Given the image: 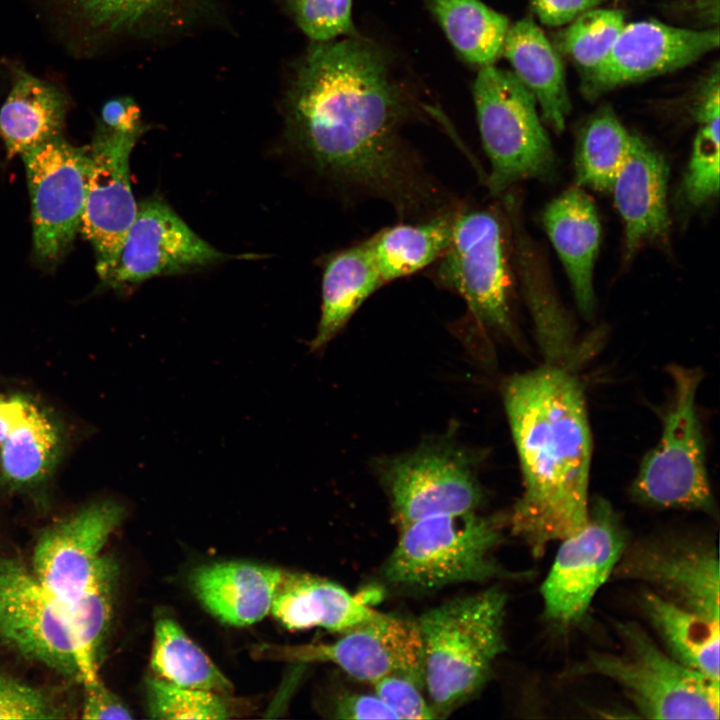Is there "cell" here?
<instances>
[{
	"label": "cell",
	"mask_w": 720,
	"mask_h": 720,
	"mask_svg": "<svg viewBox=\"0 0 720 720\" xmlns=\"http://www.w3.org/2000/svg\"><path fill=\"white\" fill-rule=\"evenodd\" d=\"M334 716L341 719H398L375 694L345 693L334 705Z\"/></svg>",
	"instance_id": "42"
},
{
	"label": "cell",
	"mask_w": 720,
	"mask_h": 720,
	"mask_svg": "<svg viewBox=\"0 0 720 720\" xmlns=\"http://www.w3.org/2000/svg\"><path fill=\"white\" fill-rule=\"evenodd\" d=\"M540 593L546 620L570 627L585 617L600 587L611 577L628 537L612 506L590 503L585 523L563 538Z\"/></svg>",
	"instance_id": "9"
},
{
	"label": "cell",
	"mask_w": 720,
	"mask_h": 720,
	"mask_svg": "<svg viewBox=\"0 0 720 720\" xmlns=\"http://www.w3.org/2000/svg\"><path fill=\"white\" fill-rule=\"evenodd\" d=\"M665 11L693 29H719V0H672Z\"/></svg>",
	"instance_id": "44"
},
{
	"label": "cell",
	"mask_w": 720,
	"mask_h": 720,
	"mask_svg": "<svg viewBox=\"0 0 720 720\" xmlns=\"http://www.w3.org/2000/svg\"><path fill=\"white\" fill-rule=\"evenodd\" d=\"M375 694L398 719H436L433 707L423 695L424 685L400 674L385 676L373 684Z\"/></svg>",
	"instance_id": "40"
},
{
	"label": "cell",
	"mask_w": 720,
	"mask_h": 720,
	"mask_svg": "<svg viewBox=\"0 0 720 720\" xmlns=\"http://www.w3.org/2000/svg\"><path fill=\"white\" fill-rule=\"evenodd\" d=\"M568 24L555 36L553 45L573 61L582 78L606 58L625 25V16L620 10L595 7Z\"/></svg>",
	"instance_id": "35"
},
{
	"label": "cell",
	"mask_w": 720,
	"mask_h": 720,
	"mask_svg": "<svg viewBox=\"0 0 720 720\" xmlns=\"http://www.w3.org/2000/svg\"><path fill=\"white\" fill-rule=\"evenodd\" d=\"M125 508L112 499L94 501L46 528L35 545L33 574L55 597L73 603L87 586Z\"/></svg>",
	"instance_id": "18"
},
{
	"label": "cell",
	"mask_w": 720,
	"mask_h": 720,
	"mask_svg": "<svg viewBox=\"0 0 720 720\" xmlns=\"http://www.w3.org/2000/svg\"><path fill=\"white\" fill-rule=\"evenodd\" d=\"M383 285L369 238L329 254L324 262L321 315L311 350L323 349Z\"/></svg>",
	"instance_id": "26"
},
{
	"label": "cell",
	"mask_w": 720,
	"mask_h": 720,
	"mask_svg": "<svg viewBox=\"0 0 720 720\" xmlns=\"http://www.w3.org/2000/svg\"><path fill=\"white\" fill-rule=\"evenodd\" d=\"M100 123L105 127L125 133H143L140 122V108L128 96H120L106 101L101 109Z\"/></svg>",
	"instance_id": "45"
},
{
	"label": "cell",
	"mask_w": 720,
	"mask_h": 720,
	"mask_svg": "<svg viewBox=\"0 0 720 720\" xmlns=\"http://www.w3.org/2000/svg\"><path fill=\"white\" fill-rule=\"evenodd\" d=\"M12 408V394L0 393V442L9 427Z\"/></svg>",
	"instance_id": "46"
},
{
	"label": "cell",
	"mask_w": 720,
	"mask_h": 720,
	"mask_svg": "<svg viewBox=\"0 0 720 720\" xmlns=\"http://www.w3.org/2000/svg\"><path fill=\"white\" fill-rule=\"evenodd\" d=\"M514 263L533 319L539 345L548 363L559 364L573 344L571 320L555 294L541 255L522 226L516 201L505 202Z\"/></svg>",
	"instance_id": "25"
},
{
	"label": "cell",
	"mask_w": 720,
	"mask_h": 720,
	"mask_svg": "<svg viewBox=\"0 0 720 720\" xmlns=\"http://www.w3.org/2000/svg\"><path fill=\"white\" fill-rule=\"evenodd\" d=\"M150 665L166 682L229 696L233 685L208 655L169 617L154 626Z\"/></svg>",
	"instance_id": "31"
},
{
	"label": "cell",
	"mask_w": 720,
	"mask_h": 720,
	"mask_svg": "<svg viewBox=\"0 0 720 720\" xmlns=\"http://www.w3.org/2000/svg\"><path fill=\"white\" fill-rule=\"evenodd\" d=\"M502 536L497 519L476 511L420 519L400 528L384 577L421 590L506 577L494 557Z\"/></svg>",
	"instance_id": "5"
},
{
	"label": "cell",
	"mask_w": 720,
	"mask_h": 720,
	"mask_svg": "<svg viewBox=\"0 0 720 720\" xmlns=\"http://www.w3.org/2000/svg\"><path fill=\"white\" fill-rule=\"evenodd\" d=\"M463 206L420 221H402L369 237L383 283L433 265L448 248L456 217Z\"/></svg>",
	"instance_id": "29"
},
{
	"label": "cell",
	"mask_w": 720,
	"mask_h": 720,
	"mask_svg": "<svg viewBox=\"0 0 720 720\" xmlns=\"http://www.w3.org/2000/svg\"><path fill=\"white\" fill-rule=\"evenodd\" d=\"M285 571L249 562H215L198 567L191 586L198 600L220 621L248 626L270 612Z\"/></svg>",
	"instance_id": "21"
},
{
	"label": "cell",
	"mask_w": 720,
	"mask_h": 720,
	"mask_svg": "<svg viewBox=\"0 0 720 720\" xmlns=\"http://www.w3.org/2000/svg\"><path fill=\"white\" fill-rule=\"evenodd\" d=\"M235 258L198 236L160 196L137 204L134 221L105 284L127 288Z\"/></svg>",
	"instance_id": "15"
},
{
	"label": "cell",
	"mask_w": 720,
	"mask_h": 720,
	"mask_svg": "<svg viewBox=\"0 0 720 720\" xmlns=\"http://www.w3.org/2000/svg\"><path fill=\"white\" fill-rule=\"evenodd\" d=\"M503 400L524 490L509 518L535 557L587 520L591 434L581 383L560 364L510 377Z\"/></svg>",
	"instance_id": "2"
},
{
	"label": "cell",
	"mask_w": 720,
	"mask_h": 720,
	"mask_svg": "<svg viewBox=\"0 0 720 720\" xmlns=\"http://www.w3.org/2000/svg\"><path fill=\"white\" fill-rule=\"evenodd\" d=\"M672 394L658 443L643 458L632 496L654 507L714 511L705 441L697 413L700 369L670 365Z\"/></svg>",
	"instance_id": "7"
},
{
	"label": "cell",
	"mask_w": 720,
	"mask_h": 720,
	"mask_svg": "<svg viewBox=\"0 0 720 720\" xmlns=\"http://www.w3.org/2000/svg\"><path fill=\"white\" fill-rule=\"evenodd\" d=\"M668 166L662 155L636 136L610 192L624 223L625 256L645 243L665 241L670 231Z\"/></svg>",
	"instance_id": "19"
},
{
	"label": "cell",
	"mask_w": 720,
	"mask_h": 720,
	"mask_svg": "<svg viewBox=\"0 0 720 720\" xmlns=\"http://www.w3.org/2000/svg\"><path fill=\"white\" fill-rule=\"evenodd\" d=\"M473 98L490 163L487 186L491 194L503 195L521 181H544L555 175V153L536 100L513 72L493 64L482 66Z\"/></svg>",
	"instance_id": "6"
},
{
	"label": "cell",
	"mask_w": 720,
	"mask_h": 720,
	"mask_svg": "<svg viewBox=\"0 0 720 720\" xmlns=\"http://www.w3.org/2000/svg\"><path fill=\"white\" fill-rule=\"evenodd\" d=\"M85 697L82 709L84 719H132L126 705L105 686L98 676L82 682Z\"/></svg>",
	"instance_id": "41"
},
{
	"label": "cell",
	"mask_w": 720,
	"mask_h": 720,
	"mask_svg": "<svg viewBox=\"0 0 720 720\" xmlns=\"http://www.w3.org/2000/svg\"><path fill=\"white\" fill-rule=\"evenodd\" d=\"M378 471L399 528L427 517L476 511L482 500L472 460L448 445L385 460Z\"/></svg>",
	"instance_id": "11"
},
{
	"label": "cell",
	"mask_w": 720,
	"mask_h": 720,
	"mask_svg": "<svg viewBox=\"0 0 720 720\" xmlns=\"http://www.w3.org/2000/svg\"><path fill=\"white\" fill-rule=\"evenodd\" d=\"M719 98L716 91L702 90L691 100V114L698 130L681 192L686 203L693 207L704 205L719 192Z\"/></svg>",
	"instance_id": "34"
},
{
	"label": "cell",
	"mask_w": 720,
	"mask_h": 720,
	"mask_svg": "<svg viewBox=\"0 0 720 720\" xmlns=\"http://www.w3.org/2000/svg\"><path fill=\"white\" fill-rule=\"evenodd\" d=\"M89 27L116 32L131 29L168 13L178 0H61Z\"/></svg>",
	"instance_id": "37"
},
{
	"label": "cell",
	"mask_w": 720,
	"mask_h": 720,
	"mask_svg": "<svg viewBox=\"0 0 720 720\" xmlns=\"http://www.w3.org/2000/svg\"><path fill=\"white\" fill-rule=\"evenodd\" d=\"M615 629L621 652L591 651L571 674L613 680L646 718H719V681L680 663L639 624L616 622Z\"/></svg>",
	"instance_id": "4"
},
{
	"label": "cell",
	"mask_w": 720,
	"mask_h": 720,
	"mask_svg": "<svg viewBox=\"0 0 720 720\" xmlns=\"http://www.w3.org/2000/svg\"><path fill=\"white\" fill-rule=\"evenodd\" d=\"M21 156L32 205L34 253L39 261L53 263L81 227L88 147L74 146L61 135Z\"/></svg>",
	"instance_id": "10"
},
{
	"label": "cell",
	"mask_w": 720,
	"mask_h": 720,
	"mask_svg": "<svg viewBox=\"0 0 720 720\" xmlns=\"http://www.w3.org/2000/svg\"><path fill=\"white\" fill-rule=\"evenodd\" d=\"M270 613L290 630L320 627L341 633L381 614L337 583L286 571Z\"/></svg>",
	"instance_id": "23"
},
{
	"label": "cell",
	"mask_w": 720,
	"mask_h": 720,
	"mask_svg": "<svg viewBox=\"0 0 720 720\" xmlns=\"http://www.w3.org/2000/svg\"><path fill=\"white\" fill-rule=\"evenodd\" d=\"M604 0H529L539 21L549 27L565 25Z\"/></svg>",
	"instance_id": "43"
},
{
	"label": "cell",
	"mask_w": 720,
	"mask_h": 720,
	"mask_svg": "<svg viewBox=\"0 0 720 720\" xmlns=\"http://www.w3.org/2000/svg\"><path fill=\"white\" fill-rule=\"evenodd\" d=\"M433 266L432 280L460 296L478 325L513 332L505 231L495 210L464 205L448 248Z\"/></svg>",
	"instance_id": "8"
},
{
	"label": "cell",
	"mask_w": 720,
	"mask_h": 720,
	"mask_svg": "<svg viewBox=\"0 0 720 720\" xmlns=\"http://www.w3.org/2000/svg\"><path fill=\"white\" fill-rule=\"evenodd\" d=\"M635 138L610 106L597 109L578 133L575 150L577 186L610 192Z\"/></svg>",
	"instance_id": "33"
},
{
	"label": "cell",
	"mask_w": 720,
	"mask_h": 720,
	"mask_svg": "<svg viewBox=\"0 0 720 720\" xmlns=\"http://www.w3.org/2000/svg\"><path fill=\"white\" fill-rule=\"evenodd\" d=\"M67 107L58 87L17 71L0 108V135L8 153L22 155L61 136Z\"/></svg>",
	"instance_id": "27"
},
{
	"label": "cell",
	"mask_w": 720,
	"mask_h": 720,
	"mask_svg": "<svg viewBox=\"0 0 720 720\" xmlns=\"http://www.w3.org/2000/svg\"><path fill=\"white\" fill-rule=\"evenodd\" d=\"M719 29H693L658 20L625 24L603 62L581 78L585 98L595 100L621 86L673 72L719 46Z\"/></svg>",
	"instance_id": "17"
},
{
	"label": "cell",
	"mask_w": 720,
	"mask_h": 720,
	"mask_svg": "<svg viewBox=\"0 0 720 720\" xmlns=\"http://www.w3.org/2000/svg\"><path fill=\"white\" fill-rule=\"evenodd\" d=\"M263 658L293 662H329L351 678L374 684L400 674L424 685L422 641L417 622L380 614L343 632L331 643L295 646L262 645Z\"/></svg>",
	"instance_id": "13"
},
{
	"label": "cell",
	"mask_w": 720,
	"mask_h": 720,
	"mask_svg": "<svg viewBox=\"0 0 720 720\" xmlns=\"http://www.w3.org/2000/svg\"><path fill=\"white\" fill-rule=\"evenodd\" d=\"M142 133H125L98 123L88 146L89 172L81 230L91 243L96 269L105 282L134 221L129 158Z\"/></svg>",
	"instance_id": "16"
},
{
	"label": "cell",
	"mask_w": 720,
	"mask_h": 720,
	"mask_svg": "<svg viewBox=\"0 0 720 720\" xmlns=\"http://www.w3.org/2000/svg\"><path fill=\"white\" fill-rule=\"evenodd\" d=\"M117 567L106 556L98 559L83 593L69 604V621L80 681L98 674L99 658L112 616Z\"/></svg>",
	"instance_id": "32"
},
{
	"label": "cell",
	"mask_w": 720,
	"mask_h": 720,
	"mask_svg": "<svg viewBox=\"0 0 720 720\" xmlns=\"http://www.w3.org/2000/svg\"><path fill=\"white\" fill-rule=\"evenodd\" d=\"M417 114L384 50L352 35L308 50L287 104L289 138L304 162L344 198L381 200L401 221L462 204L403 137Z\"/></svg>",
	"instance_id": "1"
},
{
	"label": "cell",
	"mask_w": 720,
	"mask_h": 720,
	"mask_svg": "<svg viewBox=\"0 0 720 720\" xmlns=\"http://www.w3.org/2000/svg\"><path fill=\"white\" fill-rule=\"evenodd\" d=\"M301 30L316 42L353 35L352 0H287Z\"/></svg>",
	"instance_id": "38"
},
{
	"label": "cell",
	"mask_w": 720,
	"mask_h": 720,
	"mask_svg": "<svg viewBox=\"0 0 720 720\" xmlns=\"http://www.w3.org/2000/svg\"><path fill=\"white\" fill-rule=\"evenodd\" d=\"M507 597L499 587L432 608L416 620L422 641L424 689L437 717L476 695L506 650Z\"/></svg>",
	"instance_id": "3"
},
{
	"label": "cell",
	"mask_w": 720,
	"mask_h": 720,
	"mask_svg": "<svg viewBox=\"0 0 720 720\" xmlns=\"http://www.w3.org/2000/svg\"><path fill=\"white\" fill-rule=\"evenodd\" d=\"M501 53L511 64L513 74L535 98L543 121L561 133L571 102L560 53L531 17L509 26Z\"/></svg>",
	"instance_id": "24"
},
{
	"label": "cell",
	"mask_w": 720,
	"mask_h": 720,
	"mask_svg": "<svg viewBox=\"0 0 720 720\" xmlns=\"http://www.w3.org/2000/svg\"><path fill=\"white\" fill-rule=\"evenodd\" d=\"M543 224L564 266L579 310L590 316L595 307L593 275L601 236L592 199L579 186L569 188L546 206Z\"/></svg>",
	"instance_id": "20"
},
{
	"label": "cell",
	"mask_w": 720,
	"mask_h": 720,
	"mask_svg": "<svg viewBox=\"0 0 720 720\" xmlns=\"http://www.w3.org/2000/svg\"><path fill=\"white\" fill-rule=\"evenodd\" d=\"M62 448L55 418L32 398L14 393L9 427L0 442V482L13 490L42 484L53 473Z\"/></svg>",
	"instance_id": "22"
},
{
	"label": "cell",
	"mask_w": 720,
	"mask_h": 720,
	"mask_svg": "<svg viewBox=\"0 0 720 720\" xmlns=\"http://www.w3.org/2000/svg\"><path fill=\"white\" fill-rule=\"evenodd\" d=\"M61 713L45 692L0 672V719H56Z\"/></svg>",
	"instance_id": "39"
},
{
	"label": "cell",
	"mask_w": 720,
	"mask_h": 720,
	"mask_svg": "<svg viewBox=\"0 0 720 720\" xmlns=\"http://www.w3.org/2000/svg\"><path fill=\"white\" fill-rule=\"evenodd\" d=\"M640 606L671 656L719 681V620L682 607L649 589L641 593Z\"/></svg>",
	"instance_id": "28"
},
{
	"label": "cell",
	"mask_w": 720,
	"mask_h": 720,
	"mask_svg": "<svg viewBox=\"0 0 720 720\" xmlns=\"http://www.w3.org/2000/svg\"><path fill=\"white\" fill-rule=\"evenodd\" d=\"M610 578L642 582L671 602L719 620V559L712 542L657 536L627 544Z\"/></svg>",
	"instance_id": "14"
},
{
	"label": "cell",
	"mask_w": 720,
	"mask_h": 720,
	"mask_svg": "<svg viewBox=\"0 0 720 720\" xmlns=\"http://www.w3.org/2000/svg\"><path fill=\"white\" fill-rule=\"evenodd\" d=\"M148 713L154 719H226L232 710L226 696L181 687L152 677L146 683Z\"/></svg>",
	"instance_id": "36"
},
{
	"label": "cell",
	"mask_w": 720,
	"mask_h": 720,
	"mask_svg": "<svg viewBox=\"0 0 720 720\" xmlns=\"http://www.w3.org/2000/svg\"><path fill=\"white\" fill-rule=\"evenodd\" d=\"M0 640L24 658L80 680L69 604L50 593L17 559L0 557Z\"/></svg>",
	"instance_id": "12"
},
{
	"label": "cell",
	"mask_w": 720,
	"mask_h": 720,
	"mask_svg": "<svg viewBox=\"0 0 720 720\" xmlns=\"http://www.w3.org/2000/svg\"><path fill=\"white\" fill-rule=\"evenodd\" d=\"M448 40L468 62L493 64L502 52L508 18L480 0H425Z\"/></svg>",
	"instance_id": "30"
}]
</instances>
